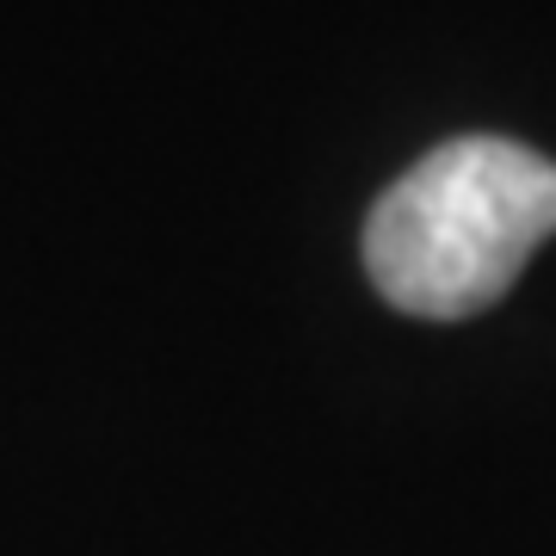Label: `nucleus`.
Instances as JSON below:
<instances>
[{
	"label": "nucleus",
	"mask_w": 556,
	"mask_h": 556,
	"mask_svg": "<svg viewBox=\"0 0 556 556\" xmlns=\"http://www.w3.org/2000/svg\"><path fill=\"white\" fill-rule=\"evenodd\" d=\"M544 236H556V161L507 137H457L371 204L365 273L402 316L464 321L514 291Z\"/></svg>",
	"instance_id": "nucleus-1"
}]
</instances>
